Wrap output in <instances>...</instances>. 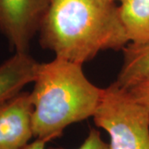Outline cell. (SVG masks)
<instances>
[{"label":"cell","instance_id":"cell-1","mask_svg":"<svg viewBox=\"0 0 149 149\" xmlns=\"http://www.w3.org/2000/svg\"><path fill=\"white\" fill-rule=\"evenodd\" d=\"M38 33L43 49L81 65L130 42L112 0H51Z\"/></svg>","mask_w":149,"mask_h":149},{"label":"cell","instance_id":"cell-2","mask_svg":"<svg viewBox=\"0 0 149 149\" xmlns=\"http://www.w3.org/2000/svg\"><path fill=\"white\" fill-rule=\"evenodd\" d=\"M102 92L86 78L81 64L57 57L39 63L31 92L33 137L48 143L70 124L93 117Z\"/></svg>","mask_w":149,"mask_h":149},{"label":"cell","instance_id":"cell-3","mask_svg":"<svg viewBox=\"0 0 149 149\" xmlns=\"http://www.w3.org/2000/svg\"><path fill=\"white\" fill-rule=\"evenodd\" d=\"M110 137V149H149V110L116 82L103 89L93 115Z\"/></svg>","mask_w":149,"mask_h":149},{"label":"cell","instance_id":"cell-4","mask_svg":"<svg viewBox=\"0 0 149 149\" xmlns=\"http://www.w3.org/2000/svg\"><path fill=\"white\" fill-rule=\"evenodd\" d=\"M51 0H0V33L15 52L27 53Z\"/></svg>","mask_w":149,"mask_h":149},{"label":"cell","instance_id":"cell-5","mask_svg":"<svg viewBox=\"0 0 149 149\" xmlns=\"http://www.w3.org/2000/svg\"><path fill=\"white\" fill-rule=\"evenodd\" d=\"M31 92L0 102V149H22L33 137Z\"/></svg>","mask_w":149,"mask_h":149},{"label":"cell","instance_id":"cell-6","mask_svg":"<svg viewBox=\"0 0 149 149\" xmlns=\"http://www.w3.org/2000/svg\"><path fill=\"white\" fill-rule=\"evenodd\" d=\"M39 63L28 53L15 54L0 65V102L21 92L34 82Z\"/></svg>","mask_w":149,"mask_h":149},{"label":"cell","instance_id":"cell-7","mask_svg":"<svg viewBox=\"0 0 149 149\" xmlns=\"http://www.w3.org/2000/svg\"><path fill=\"white\" fill-rule=\"evenodd\" d=\"M123 52V64L115 82L123 89H128L149 76V40L127 44Z\"/></svg>","mask_w":149,"mask_h":149},{"label":"cell","instance_id":"cell-8","mask_svg":"<svg viewBox=\"0 0 149 149\" xmlns=\"http://www.w3.org/2000/svg\"><path fill=\"white\" fill-rule=\"evenodd\" d=\"M118 13L130 42L149 40V0H120Z\"/></svg>","mask_w":149,"mask_h":149},{"label":"cell","instance_id":"cell-9","mask_svg":"<svg viewBox=\"0 0 149 149\" xmlns=\"http://www.w3.org/2000/svg\"><path fill=\"white\" fill-rule=\"evenodd\" d=\"M133 98L149 110V76L127 89Z\"/></svg>","mask_w":149,"mask_h":149},{"label":"cell","instance_id":"cell-10","mask_svg":"<svg viewBox=\"0 0 149 149\" xmlns=\"http://www.w3.org/2000/svg\"><path fill=\"white\" fill-rule=\"evenodd\" d=\"M76 149H110L109 144L102 139L100 133L95 128H91L87 138Z\"/></svg>","mask_w":149,"mask_h":149},{"label":"cell","instance_id":"cell-11","mask_svg":"<svg viewBox=\"0 0 149 149\" xmlns=\"http://www.w3.org/2000/svg\"><path fill=\"white\" fill-rule=\"evenodd\" d=\"M46 145H47V142L41 140V139H37L32 142L30 143L27 145H26L22 149H47L46 148ZM48 149H64L62 148H51Z\"/></svg>","mask_w":149,"mask_h":149},{"label":"cell","instance_id":"cell-12","mask_svg":"<svg viewBox=\"0 0 149 149\" xmlns=\"http://www.w3.org/2000/svg\"><path fill=\"white\" fill-rule=\"evenodd\" d=\"M112 1H113V2H115V1H120V0H112Z\"/></svg>","mask_w":149,"mask_h":149}]
</instances>
